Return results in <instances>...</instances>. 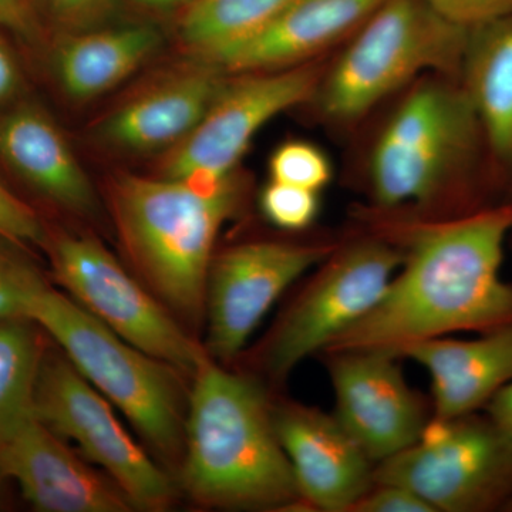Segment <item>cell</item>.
I'll return each mask as SVG.
<instances>
[{
  "instance_id": "32",
  "label": "cell",
  "mask_w": 512,
  "mask_h": 512,
  "mask_svg": "<svg viewBox=\"0 0 512 512\" xmlns=\"http://www.w3.org/2000/svg\"><path fill=\"white\" fill-rule=\"evenodd\" d=\"M20 70L15 57L0 39V106H6L10 101L15 100L16 94L19 93Z\"/></svg>"
},
{
  "instance_id": "31",
  "label": "cell",
  "mask_w": 512,
  "mask_h": 512,
  "mask_svg": "<svg viewBox=\"0 0 512 512\" xmlns=\"http://www.w3.org/2000/svg\"><path fill=\"white\" fill-rule=\"evenodd\" d=\"M0 26L28 42L40 36L39 18L30 0H0Z\"/></svg>"
},
{
  "instance_id": "15",
  "label": "cell",
  "mask_w": 512,
  "mask_h": 512,
  "mask_svg": "<svg viewBox=\"0 0 512 512\" xmlns=\"http://www.w3.org/2000/svg\"><path fill=\"white\" fill-rule=\"evenodd\" d=\"M0 473L40 512H127L126 494L36 414L0 441Z\"/></svg>"
},
{
  "instance_id": "25",
  "label": "cell",
  "mask_w": 512,
  "mask_h": 512,
  "mask_svg": "<svg viewBox=\"0 0 512 512\" xmlns=\"http://www.w3.org/2000/svg\"><path fill=\"white\" fill-rule=\"evenodd\" d=\"M269 174L272 181L320 192L332 178V164L315 144L291 140L272 153Z\"/></svg>"
},
{
  "instance_id": "4",
  "label": "cell",
  "mask_w": 512,
  "mask_h": 512,
  "mask_svg": "<svg viewBox=\"0 0 512 512\" xmlns=\"http://www.w3.org/2000/svg\"><path fill=\"white\" fill-rule=\"evenodd\" d=\"M242 197L235 174L218 183H195L119 173L107 185L131 272L187 330L204 320L215 242Z\"/></svg>"
},
{
  "instance_id": "11",
  "label": "cell",
  "mask_w": 512,
  "mask_h": 512,
  "mask_svg": "<svg viewBox=\"0 0 512 512\" xmlns=\"http://www.w3.org/2000/svg\"><path fill=\"white\" fill-rule=\"evenodd\" d=\"M238 74L225 82L198 126L171 148L161 177L218 183L235 174L256 134L279 114L316 97L322 82L311 63Z\"/></svg>"
},
{
  "instance_id": "1",
  "label": "cell",
  "mask_w": 512,
  "mask_h": 512,
  "mask_svg": "<svg viewBox=\"0 0 512 512\" xmlns=\"http://www.w3.org/2000/svg\"><path fill=\"white\" fill-rule=\"evenodd\" d=\"M377 225V234L402 249V264L372 311L325 352L382 349L396 356L423 340L480 335L512 323V284L501 276L512 201L453 217Z\"/></svg>"
},
{
  "instance_id": "6",
  "label": "cell",
  "mask_w": 512,
  "mask_h": 512,
  "mask_svg": "<svg viewBox=\"0 0 512 512\" xmlns=\"http://www.w3.org/2000/svg\"><path fill=\"white\" fill-rule=\"evenodd\" d=\"M468 35L423 0H384L320 82V110L350 123L421 74L458 79Z\"/></svg>"
},
{
  "instance_id": "18",
  "label": "cell",
  "mask_w": 512,
  "mask_h": 512,
  "mask_svg": "<svg viewBox=\"0 0 512 512\" xmlns=\"http://www.w3.org/2000/svg\"><path fill=\"white\" fill-rule=\"evenodd\" d=\"M0 160L42 197L77 217H93L96 191L55 121L33 104L0 116Z\"/></svg>"
},
{
  "instance_id": "27",
  "label": "cell",
  "mask_w": 512,
  "mask_h": 512,
  "mask_svg": "<svg viewBox=\"0 0 512 512\" xmlns=\"http://www.w3.org/2000/svg\"><path fill=\"white\" fill-rule=\"evenodd\" d=\"M0 235L23 247H45L49 235L39 215L3 184H0Z\"/></svg>"
},
{
  "instance_id": "7",
  "label": "cell",
  "mask_w": 512,
  "mask_h": 512,
  "mask_svg": "<svg viewBox=\"0 0 512 512\" xmlns=\"http://www.w3.org/2000/svg\"><path fill=\"white\" fill-rule=\"evenodd\" d=\"M402 259V249L380 234L338 245L256 348L254 365L271 382H284L372 311Z\"/></svg>"
},
{
  "instance_id": "10",
  "label": "cell",
  "mask_w": 512,
  "mask_h": 512,
  "mask_svg": "<svg viewBox=\"0 0 512 512\" xmlns=\"http://www.w3.org/2000/svg\"><path fill=\"white\" fill-rule=\"evenodd\" d=\"M33 410L37 419L79 447L126 494L134 510L165 511L175 487L165 471L124 429L113 407L66 356L43 357Z\"/></svg>"
},
{
  "instance_id": "16",
  "label": "cell",
  "mask_w": 512,
  "mask_h": 512,
  "mask_svg": "<svg viewBox=\"0 0 512 512\" xmlns=\"http://www.w3.org/2000/svg\"><path fill=\"white\" fill-rule=\"evenodd\" d=\"M427 370L436 419L483 412L512 382V323L476 339L450 336L413 343L396 353Z\"/></svg>"
},
{
  "instance_id": "5",
  "label": "cell",
  "mask_w": 512,
  "mask_h": 512,
  "mask_svg": "<svg viewBox=\"0 0 512 512\" xmlns=\"http://www.w3.org/2000/svg\"><path fill=\"white\" fill-rule=\"evenodd\" d=\"M33 320L63 355L165 463L181 464L185 414L180 370L121 339L70 296L47 282L29 303Z\"/></svg>"
},
{
  "instance_id": "37",
  "label": "cell",
  "mask_w": 512,
  "mask_h": 512,
  "mask_svg": "<svg viewBox=\"0 0 512 512\" xmlns=\"http://www.w3.org/2000/svg\"><path fill=\"white\" fill-rule=\"evenodd\" d=\"M510 241H512V234H511V237H510Z\"/></svg>"
},
{
  "instance_id": "24",
  "label": "cell",
  "mask_w": 512,
  "mask_h": 512,
  "mask_svg": "<svg viewBox=\"0 0 512 512\" xmlns=\"http://www.w3.org/2000/svg\"><path fill=\"white\" fill-rule=\"evenodd\" d=\"M25 248L0 235V319L28 318L30 301L47 284Z\"/></svg>"
},
{
  "instance_id": "2",
  "label": "cell",
  "mask_w": 512,
  "mask_h": 512,
  "mask_svg": "<svg viewBox=\"0 0 512 512\" xmlns=\"http://www.w3.org/2000/svg\"><path fill=\"white\" fill-rule=\"evenodd\" d=\"M191 379L180 481L192 500L227 510L302 507L261 383L208 352Z\"/></svg>"
},
{
  "instance_id": "12",
  "label": "cell",
  "mask_w": 512,
  "mask_h": 512,
  "mask_svg": "<svg viewBox=\"0 0 512 512\" xmlns=\"http://www.w3.org/2000/svg\"><path fill=\"white\" fill-rule=\"evenodd\" d=\"M336 247L328 242L254 241L214 255L205 298L208 355L222 365L237 359L279 296Z\"/></svg>"
},
{
  "instance_id": "22",
  "label": "cell",
  "mask_w": 512,
  "mask_h": 512,
  "mask_svg": "<svg viewBox=\"0 0 512 512\" xmlns=\"http://www.w3.org/2000/svg\"><path fill=\"white\" fill-rule=\"evenodd\" d=\"M292 0H192L180 20V39L197 60L217 64L261 33Z\"/></svg>"
},
{
  "instance_id": "29",
  "label": "cell",
  "mask_w": 512,
  "mask_h": 512,
  "mask_svg": "<svg viewBox=\"0 0 512 512\" xmlns=\"http://www.w3.org/2000/svg\"><path fill=\"white\" fill-rule=\"evenodd\" d=\"M350 512H433L429 505L400 485L375 483Z\"/></svg>"
},
{
  "instance_id": "36",
  "label": "cell",
  "mask_w": 512,
  "mask_h": 512,
  "mask_svg": "<svg viewBox=\"0 0 512 512\" xmlns=\"http://www.w3.org/2000/svg\"><path fill=\"white\" fill-rule=\"evenodd\" d=\"M505 511L512 512V500L511 503L507 505V508H505Z\"/></svg>"
},
{
  "instance_id": "19",
  "label": "cell",
  "mask_w": 512,
  "mask_h": 512,
  "mask_svg": "<svg viewBox=\"0 0 512 512\" xmlns=\"http://www.w3.org/2000/svg\"><path fill=\"white\" fill-rule=\"evenodd\" d=\"M383 2L292 0L271 25L217 64L228 73H248L308 63L359 29Z\"/></svg>"
},
{
  "instance_id": "33",
  "label": "cell",
  "mask_w": 512,
  "mask_h": 512,
  "mask_svg": "<svg viewBox=\"0 0 512 512\" xmlns=\"http://www.w3.org/2000/svg\"><path fill=\"white\" fill-rule=\"evenodd\" d=\"M483 412L512 436V382L495 394Z\"/></svg>"
},
{
  "instance_id": "9",
  "label": "cell",
  "mask_w": 512,
  "mask_h": 512,
  "mask_svg": "<svg viewBox=\"0 0 512 512\" xmlns=\"http://www.w3.org/2000/svg\"><path fill=\"white\" fill-rule=\"evenodd\" d=\"M45 248L73 301L134 348L192 376L204 345L101 242L59 232L47 235Z\"/></svg>"
},
{
  "instance_id": "34",
  "label": "cell",
  "mask_w": 512,
  "mask_h": 512,
  "mask_svg": "<svg viewBox=\"0 0 512 512\" xmlns=\"http://www.w3.org/2000/svg\"><path fill=\"white\" fill-rule=\"evenodd\" d=\"M148 6H156V8H168V6L178 5V3L185 2V0H138Z\"/></svg>"
},
{
  "instance_id": "21",
  "label": "cell",
  "mask_w": 512,
  "mask_h": 512,
  "mask_svg": "<svg viewBox=\"0 0 512 512\" xmlns=\"http://www.w3.org/2000/svg\"><path fill=\"white\" fill-rule=\"evenodd\" d=\"M160 39V33L147 25L82 30L57 47V79L70 99H96L146 63Z\"/></svg>"
},
{
  "instance_id": "26",
  "label": "cell",
  "mask_w": 512,
  "mask_h": 512,
  "mask_svg": "<svg viewBox=\"0 0 512 512\" xmlns=\"http://www.w3.org/2000/svg\"><path fill=\"white\" fill-rule=\"evenodd\" d=\"M320 192L269 181L261 192V211L266 220L285 231H303L318 218Z\"/></svg>"
},
{
  "instance_id": "20",
  "label": "cell",
  "mask_w": 512,
  "mask_h": 512,
  "mask_svg": "<svg viewBox=\"0 0 512 512\" xmlns=\"http://www.w3.org/2000/svg\"><path fill=\"white\" fill-rule=\"evenodd\" d=\"M458 82L480 123L495 184L512 201V16L470 30Z\"/></svg>"
},
{
  "instance_id": "23",
  "label": "cell",
  "mask_w": 512,
  "mask_h": 512,
  "mask_svg": "<svg viewBox=\"0 0 512 512\" xmlns=\"http://www.w3.org/2000/svg\"><path fill=\"white\" fill-rule=\"evenodd\" d=\"M28 318L0 319V441L35 414V390L45 349Z\"/></svg>"
},
{
  "instance_id": "14",
  "label": "cell",
  "mask_w": 512,
  "mask_h": 512,
  "mask_svg": "<svg viewBox=\"0 0 512 512\" xmlns=\"http://www.w3.org/2000/svg\"><path fill=\"white\" fill-rule=\"evenodd\" d=\"M279 441L305 510L350 512L375 484L376 464L335 414L291 400L272 402Z\"/></svg>"
},
{
  "instance_id": "3",
  "label": "cell",
  "mask_w": 512,
  "mask_h": 512,
  "mask_svg": "<svg viewBox=\"0 0 512 512\" xmlns=\"http://www.w3.org/2000/svg\"><path fill=\"white\" fill-rule=\"evenodd\" d=\"M370 192L382 212L436 205L453 217L503 204L483 133L458 79L440 76L414 87L377 137Z\"/></svg>"
},
{
  "instance_id": "30",
  "label": "cell",
  "mask_w": 512,
  "mask_h": 512,
  "mask_svg": "<svg viewBox=\"0 0 512 512\" xmlns=\"http://www.w3.org/2000/svg\"><path fill=\"white\" fill-rule=\"evenodd\" d=\"M57 18L74 29L90 30L106 22L117 8V0H43Z\"/></svg>"
},
{
  "instance_id": "35",
  "label": "cell",
  "mask_w": 512,
  "mask_h": 512,
  "mask_svg": "<svg viewBox=\"0 0 512 512\" xmlns=\"http://www.w3.org/2000/svg\"><path fill=\"white\" fill-rule=\"evenodd\" d=\"M3 481H8V478L3 477V474L0 473V490H2V483Z\"/></svg>"
},
{
  "instance_id": "17",
  "label": "cell",
  "mask_w": 512,
  "mask_h": 512,
  "mask_svg": "<svg viewBox=\"0 0 512 512\" xmlns=\"http://www.w3.org/2000/svg\"><path fill=\"white\" fill-rule=\"evenodd\" d=\"M218 64L197 60L187 72L134 97L97 128L107 146L131 153L177 146L210 109L227 79Z\"/></svg>"
},
{
  "instance_id": "8",
  "label": "cell",
  "mask_w": 512,
  "mask_h": 512,
  "mask_svg": "<svg viewBox=\"0 0 512 512\" xmlns=\"http://www.w3.org/2000/svg\"><path fill=\"white\" fill-rule=\"evenodd\" d=\"M375 483L407 488L433 512L505 511L512 436L485 412L431 417L416 443L376 464Z\"/></svg>"
},
{
  "instance_id": "13",
  "label": "cell",
  "mask_w": 512,
  "mask_h": 512,
  "mask_svg": "<svg viewBox=\"0 0 512 512\" xmlns=\"http://www.w3.org/2000/svg\"><path fill=\"white\" fill-rule=\"evenodd\" d=\"M336 399V419L375 464L416 443L431 403L409 386L389 350L323 353Z\"/></svg>"
},
{
  "instance_id": "28",
  "label": "cell",
  "mask_w": 512,
  "mask_h": 512,
  "mask_svg": "<svg viewBox=\"0 0 512 512\" xmlns=\"http://www.w3.org/2000/svg\"><path fill=\"white\" fill-rule=\"evenodd\" d=\"M443 18L468 30L512 16V0H423Z\"/></svg>"
}]
</instances>
